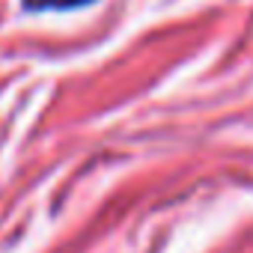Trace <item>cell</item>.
Returning <instances> with one entry per match:
<instances>
[{"instance_id":"6da1fadb","label":"cell","mask_w":253,"mask_h":253,"mask_svg":"<svg viewBox=\"0 0 253 253\" xmlns=\"http://www.w3.org/2000/svg\"><path fill=\"white\" fill-rule=\"evenodd\" d=\"M81 3H86V0H24L27 9H72Z\"/></svg>"}]
</instances>
